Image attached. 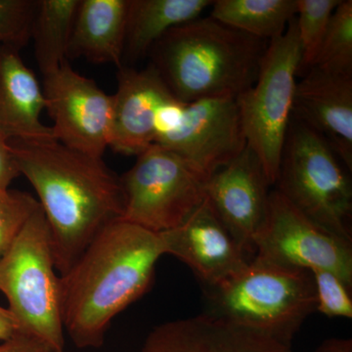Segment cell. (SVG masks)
Instances as JSON below:
<instances>
[{
	"label": "cell",
	"instance_id": "1",
	"mask_svg": "<svg viewBox=\"0 0 352 352\" xmlns=\"http://www.w3.org/2000/svg\"><path fill=\"white\" fill-rule=\"evenodd\" d=\"M9 143L20 175L38 197L61 276L102 229L122 217L120 177L103 157L69 149L55 139H13Z\"/></svg>",
	"mask_w": 352,
	"mask_h": 352
},
{
	"label": "cell",
	"instance_id": "2",
	"mask_svg": "<svg viewBox=\"0 0 352 352\" xmlns=\"http://www.w3.org/2000/svg\"><path fill=\"white\" fill-rule=\"evenodd\" d=\"M160 234L117 219L60 276L64 331L78 349L103 346L111 322L151 286L164 256Z\"/></svg>",
	"mask_w": 352,
	"mask_h": 352
},
{
	"label": "cell",
	"instance_id": "3",
	"mask_svg": "<svg viewBox=\"0 0 352 352\" xmlns=\"http://www.w3.org/2000/svg\"><path fill=\"white\" fill-rule=\"evenodd\" d=\"M267 45L208 16L171 29L148 56L182 103L236 99L256 82Z\"/></svg>",
	"mask_w": 352,
	"mask_h": 352
},
{
	"label": "cell",
	"instance_id": "4",
	"mask_svg": "<svg viewBox=\"0 0 352 352\" xmlns=\"http://www.w3.org/2000/svg\"><path fill=\"white\" fill-rule=\"evenodd\" d=\"M204 289L208 314L287 346L316 311L309 270L256 256L226 281Z\"/></svg>",
	"mask_w": 352,
	"mask_h": 352
},
{
	"label": "cell",
	"instance_id": "5",
	"mask_svg": "<svg viewBox=\"0 0 352 352\" xmlns=\"http://www.w3.org/2000/svg\"><path fill=\"white\" fill-rule=\"evenodd\" d=\"M0 292L21 333L38 338L54 351L65 349L60 276L41 206L0 258Z\"/></svg>",
	"mask_w": 352,
	"mask_h": 352
},
{
	"label": "cell",
	"instance_id": "6",
	"mask_svg": "<svg viewBox=\"0 0 352 352\" xmlns=\"http://www.w3.org/2000/svg\"><path fill=\"white\" fill-rule=\"evenodd\" d=\"M344 166L325 139L292 117L275 189L310 219L351 242L352 186Z\"/></svg>",
	"mask_w": 352,
	"mask_h": 352
},
{
	"label": "cell",
	"instance_id": "7",
	"mask_svg": "<svg viewBox=\"0 0 352 352\" xmlns=\"http://www.w3.org/2000/svg\"><path fill=\"white\" fill-rule=\"evenodd\" d=\"M300 59L295 16L284 34L268 43L256 82L236 98L247 145L272 186L293 117Z\"/></svg>",
	"mask_w": 352,
	"mask_h": 352
},
{
	"label": "cell",
	"instance_id": "8",
	"mask_svg": "<svg viewBox=\"0 0 352 352\" xmlns=\"http://www.w3.org/2000/svg\"><path fill=\"white\" fill-rule=\"evenodd\" d=\"M120 177L124 194L120 219L154 233L182 226L206 200V180L159 145L141 153Z\"/></svg>",
	"mask_w": 352,
	"mask_h": 352
},
{
	"label": "cell",
	"instance_id": "9",
	"mask_svg": "<svg viewBox=\"0 0 352 352\" xmlns=\"http://www.w3.org/2000/svg\"><path fill=\"white\" fill-rule=\"evenodd\" d=\"M155 144L182 157L207 182L247 147L236 99L173 102L162 113Z\"/></svg>",
	"mask_w": 352,
	"mask_h": 352
},
{
	"label": "cell",
	"instance_id": "10",
	"mask_svg": "<svg viewBox=\"0 0 352 352\" xmlns=\"http://www.w3.org/2000/svg\"><path fill=\"white\" fill-rule=\"evenodd\" d=\"M254 251V256L289 267L331 271L351 288V241L319 226L275 188Z\"/></svg>",
	"mask_w": 352,
	"mask_h": 352
},
{
	"label": "cell",
	"instance_id": "11",
	"mask_svg": "<svg viewBox=\"0 0 352 352\" xmlns=\"http://www.w3.org/2000/svg\"><path fill=\"white\" fill-rule=\"evenodd\" d=\"M45 110L53 139L82 154L103 157L110 145L113 96L65 62L43 76Z\"/></svg>",
	"mask_w": 352,
	"mask_h": 352
},
{
	"label": "cell",
	"instance_id": "12",
	"mask_svg": "<svg viewBox=\"0 0 352 352\" xmlns=\"http://www.w3.org/2000/svg\"><path fill=\"white\" fill-rule=\"evenodd\" d=\"M270 187L263 164L251 148L222 166L206 182V200L247 254L267 215Z\"/></svg>",
	"mask_w": 352,
	"mask_h": 352
},
{
	"label": "cell",
	"instance_id": "13",
	"mask_svg": "<svg viewBox=\"0 0 352 352\" xmlns=\"http://www.w3.org/2000/svg\"><path fill=\"white\" fill-rule=\"evenodd\" d=\"M117 78L109 148L138 157L155 144L162 113L176 99L151 64L141 71L120 67Z\"/></svg>",
	"mask_w": 352,
	"mask_h": 352
},
{
	"label": "cell",
	"instance_id": "14",
	"mask_svg": "<svg viewBox=\"0 0 352 352\" xmlns=\"http://www.w3.org/2000/svg\"><path fill=\"white\" fill-rule=\"evenodd\" d=\"M160 236L164 254L189 266L204 287L226 281L251 261L207 200L182 226Z\"/></svg>",
	"mask_w": 352,
	"mask_h": 352
},
{
	"label": "cell",
	"instance_id": "15",
	"mask_svg": "<svg viewBox=\"0 0 352 352\" xmlns=\"http://www.w3.org/2000/svg\"><path fill=\"white\" fill-rule=\"evenodd\" d=\"M293 118L325 139L352 170V75L310 69L296 82Z\"/></svg>",
	"mask_w": 352,
	"mask_h": 352
},
{
	"label": "cell",
	"instance_id": "16",
	"mask_svg": "<svg viewBox=\"0 0 352 352\" xmlns=\"http://www.w3.org/2000/svg\"><path fill=\"white\" fill-rule=\"evenodd\" d=\"M141 352H294L291 346L205 314L153 329Z\"/></svg>",
	"mask_w": 352,
	"mask_h": 352
},
{
	"label": "cell",
	"instance_id": "17",
	"mask_svg": "<svg viewBox=\"0 0 352 352\" xmlns=\"http://www.w3.org/2000/svg\"><path fill=\"white\" fill-rule=\"evenodd\" d=\"M19 51L0 45V133L8 140L53 139L51 126L41 122L43 87Z\"/></svg>",
	"mask_w": 352,
	"mask_h": 352
},
{
	"label": "cell",
	"instance_id": "18",
	"mask_svg": "<svg viewBox=\"0 0 352 352\" xmlns=\"http://www.w3.org/2000/svg\"><path fill=\"white\" fill-rule=\"evenodd\" d=\"M129 0H80L69 58L122 66Z\"/></svg>",
	"mask_w": 352,
	"mask_h": 352
},
{
	"label": "cell",
	"instance_id": "19",
	"mask_svg": "<svg viewBox=\"0 0 352 352\" xmlns=\"http://www.w3.org/2000/svg\"><path fill=\"white\" fill-rule=\"evenodd\" d=\"M210 0H129L122 66L149 55L155 43L177 25L201 17Z\"/></svg>",
	"mask_w": 352,
	"mask_h": 352
},
{
	"label": "cell",
	"instance_id": "20",
	"mask_svg": "<svg viewBox=\"0 0 352 352\" xmlns=\"http://www.w3.org/2000/svg\"><path fill=\"white\" fill-rule=\"evenodd\" d=\"M80 0H38L32 23L36 63L43 76L68 61V51Z\"/></svg>",
	"mask_w": 352,
	"mask_h": 352
},
{
	"label": "cell",
	"instance_id": "21",
	"mask_svg": "<svg viewBox=\"0 0 352 352\" xmlns=\"http://www.w3.org/2000/svg\"><path fill=\"white\" fill-rule=\"evenodd\" d=\"M210 7L214 20L270 43L295 18L296 0H217Z\"/></svg>",
	"mask_w": 352,
	"mask_h": 352
},
{
	"label": "cell",
	"instance_id": "22",
	"mask_svg": "<svg viewBox=\"0 0 352 352\" xmlns=\"http://www.w3.org/2000/svg\"><path fill=\"white\" fill-rule=\"evenodd\" d=\"M340 0H296V24L300 48L298 76L314 66L333 11Z\"/></svg>",
	"mask_w": 352,
	"mask_h": 352
},
{
	"label": "cell",
	"instance_id": "23",
	"mask_svg": "<svg viewBox=\"0 0 352 352\" xmlns=\"http://www.w3.org/2000/svg\"><path fill=\"white\" fill-rule=\"evenodd\" d=\"M314 67L330 73L352 75L351 0H340L333 11Z\"/></svg>",
	"mask_w": 352,
	"mask_h": 352
},
{
	"label": "cell",
	"instance_id": "24",
	"mask_svg": "<svg viewBox=\"0 0 352 352\" xmlns=\"http://www.w3.org/2000/svg\"><path fill=\"white\" fill-rule=\"evenodd\" d=\"M38 208V200L25 192L10 189L0 192V258Z\"/></svg>",
	"mask_w": 352,
	"mask_h": 352
},
{
	"label": "cell",
	"instance_id": "25",
	"mask_svg": "<svg viewBox=\"0 0 352 352\" xmlns=\"http://www.w3.org/2000/svg\"><path fill=\"white\" fill-rule=\"evenodd\" d=\"M36 0H0V45L20 50L31 41Z\"/></svg>",
	"mask_w": 352,
	"mask_h": 352
},
{
	"label": "cell",
	"instance_id": "26",
	"mask_svg": "<svg viewBox=\"0 0 352 352\" xmlns=\"http://www.w3.org/2000/svg\"><path fill=\"white\" fill-rule=\"evenodd\" d=\"M316 292V311L328 317L352 318V300L349 286L328 270L310 271Z\"/></svg>",
	"mask_w": 352,
	"mask_h": 352
},
{
	"label": "cell",
	"instance_id": "27",
	"mask_svg": "<svg viewBox=\"0 0 352 352\" xmlns=\"http://www.w3.org/2000/svg\"><path fill=\"white\" fill-rule=\"evenodd\" d=\"M20 175L10 143L0 133V192L9 190L13 180Z\"/></svg>",
	"mask_w": 352,
	"mask_h": 352
},
{
	"label": "cell",
	"instance_id": "28",
	"mask_svg": "<svg viewBox=\"0 0 352 352\" xmlns=\"http://www.w3.org/2000/svg\"><path fill=\"white\" fill-rule=\"evenodd\" d=\"M45 342L27 335L24 333H17L10 339L0 342V352H53Z\"/></svg>",
	"mask_w": 352,
	"mask_h": 352
},
{
	"label": "cell",
	"instance_id": "29",
	"mask_svg": "<svg viewBox=\"0 0 352 352\" xmlns=\"http://www.w3.org/2000/svg\"><path fill=\"white\" fill-rule=\"evenodd\" d=\"M19 332L17 323L8 308L0 307V342L10 339Z\"/></svg>",
	"mask_w": 352,
	"mask_h": 352
},
{
	"label": "cell",
	"instance_id": "30",
	"mask_svg": "<svg viewBox=\"0 0 352 352\" xmlns=\"http://www.w3.org/2000/svg\"><path fill=\"white\" fill-rule=\"evenodd\" d=\"M314 352H352V340L349 339H329L322 342Z\"/></svg>",
	"mask_w": 352,
	"mask_h": 352
},
{
	"label": "cell",
	"instance_id": "31",
	"mask_svg": "<svg viewBox=\"0 0 352 352\" xmlns=\"http://www.w3.org/2000/svg\"><path fill=\"white\" fill-rule=\"evenodd\" d=\"M53 352H67V351H65V349H63V351H53Z\"/></svg>",
	"mask_w": 352,
	"mask_h": 352
}]
</instances>
